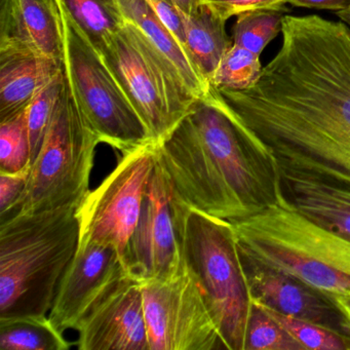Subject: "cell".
I'll list each match as a JSON object with an SVG mask.
<instances>
[{
  "mask_svg": "<svg viewBox=\"0 0 350 350\" xmlns=\"http://www.w3.org/2000/svg\"><path fill=\"white\" fill-rule=\"evenodd\" d=\"M282 34L255 85H208L204 98L265 145L280 172L350 190V27L284 16Z\"/></svg>",
  "mask_w": 350,
  "mask_h": 350,
  "instance_id": "cell-1",
  "label": "cell"
},
{
  "mask_svg": "<svg viewBox=\"0 0 350 350\" xmlns=\"http://www.w3.org/2000/svg\"><path fill=\"white\" fill-rule=\"evenodd\" d=\"M157 148L178 198L208 216L232 224L282 198L275 157L243 124L204 98Z\"/></svg>",
  "mask_w": 350,
  "mask_h": 350,
  "instance_id": "cell-2",
  "label": "cell"
},
{
  "mask_svg": "<svg viewBox=\"0 0 350 350\" xmlns=\"http://www.w3.org/2000/svg\"><path fill=\"white\" fill-rule=\"evenodd\" d=\"M77 206L0 222V319L46 317L79 249Z\"/></svg>",
  "mask_w": 350,
  "mask_h": 350,
  "instance_id": "cell-3",
  "label": "cell"
},
{
  "mask_svg": "<svg viewBox=\"0 0 350 350\" xmlns=\"http://www.w3.org/2000/svg\"><path fill=\"white\" fill-rule=\"evenodd\" d=\"M241 249L327 296H350V241L297 212L284 198L232 223Z\"/></svg>",
  "mask_w": 350,
  "mask_h": 350,
  "instance_id": "cell-4",
  "label": "cell"
},
{
  "mask_svg": "<svg viewBox=\"0 0 350 350\" xmlns=\"http://www.w3.org/2000/svg\"><path fill=\"white\" fill-rule=\"evenodd\" d=\"M178 198V196H177ZM185 269L194 278L227 350H243L253 297L230 222L177 202Z\"/></svg>",
  "mask_w": 350,
  "mask_h": 350,
  "instance_id": "cell-5",
  "label": "cell"
},
{
  "mask_svg": "<svg viewBox=\"0 0 350 350\" xmlns=\"http://www.w3.org/2000/svg\"><path fill=\"white\" fill-rule=\"evenodd\" d=\"M62 28V68L67 87L90 128L124 153L152 142L142 118L101 53L56 0Z\"/></svg>",
  "mask_w": 350,
  "mask_h": 350,
  "instance_id": "cell-6",
  "label": "cell"
},
{
  "mask_svg": "<svg viewBox=\"0 0 350 350\" xmlns=\"http://www.w3.org/2000/svg\"><path fill=\"white\" fill-rule=\"evenodd\" d=\"M99 143L101 140L79 111L65 79L52 124L30 167L29 181L17 214L79 206L90 191Z\"/></svg>",
  "mask_w": 350,
  "mask_h": 350,
  "instance_id": "cell-7",
  "label": "cell"
},
{
  "mask_svg": "<svg viewBox=\"0 0 350 350\" xmlns=\"http://www.w3.org/2000/svg\"><path fill=\"white\" fill-rule=\"evenodd\" d=\"M99 52L142 118L153 143L163 140L198 102L126 24L122 23Z\"/></svg>",
  "mask_w": 350,
  "mask_h": 350,
  "instance_id": "cell-8",
  "label": "cell"
},
{
  "mask_svg": "<svg viewBox=\"0 0 350 350\" xmlns=\"http://www.w3.org/2000/svg\"><path fill=\"white\" fill-rule=\"evenodd\" d=\"M157 161V143H146L124 153L116 169L90 190L77 208L79 245H109L124 257Z\"/></svg>",
  "mask_w": 350,
  "mask_h": 350,
  "instance_id": "cell-9",
  "label": "cell"
},
{
  "mask_svg": "<svg viewBox=\"0 0 350 350\" xmlns=\"http://www.w3.org/2000/svg\"><path fill=\"white\" fill-rule=\"evenodd\" d=\"M141 286L149 350L226 349L202 291L187 270Z\"/></svg>",
  "mask_w": 350,
  "mask_h": 350,
  "instance_id": "cell-10",
  "label": "cell"
},
{
  "mask_svg": "<svg viewBox=\"0 0 350 350\" xmlns=\"http://www.w3.org/2000/svg\"><path fill=\"white\" fill-rule=\"evenodd\" d=\"M177 202V194L157 154L138 224L122 257L129 278L143 284L170 280L185 270Z\"/></svg>",
  "mask_w": 350,
  "mask_h": 350,
  "instance_id": "cell-11",
  "label": "cell"
},
{
  "mask_svg": "<svg viewBox=\"0 0 350 350\" xmlns=\"http://www.w3.org/2000/svg\"><path fill=\"white\" fill-rule=\"evenodd\" d=\"M126 276L118 250L97 243L79 245L61 280L51 321L62 333L77 331L92 309Z\"/></svg>",
  "mask_w": 350,
  "mask_h": 350,
  "instance_id": "cell-12",
  "label": "cell"
},
{
  "mask_svg": "<svg viewBox=\"0 0 350 350\" xmlns=\"http://www.w3.org/2000/svg\"><path fill=\"white\" fill-rule=\"evenodd\" d=\"M239 251L254 301L282 314L350 336L341 311L329 296L292 274L264 263L239 245Z\"/></svg>",
  "mask_w": 350,
  "mask_h": 350,
  "instance_id": "cell-13",
  "label": "cell"
},
{
  "mask_svg": "<svg viewBox=\"0 0 350 350\" xmlns=\"http://www.w3.org/2000/svg\"><path fill=\"white\" fill-rule=\"evenodd\" d=\"M81 350H149L142 286L126 276L79 325Z\"/></svg>",
  "mask_w": 350,
  "mask_h": 350,
  "instance_id": "cell-14",
  "label": "cell"
},
{
  "mask_svg": "<svg viewBox=\"0 0 350 350\" xmlns=\"http://www.w3.org/2000/svg\"><path fill=\"white\" fill-rule=\"evenodd\" d=\"M122 23L135 30L152 49L176 81L196 100L206 96L208 83L184 46L145 0H114Z\"/></svg>",
  "mask_w": 350,
  "mask_h": 350,
  "instance_id": "cell-15",
  "label": "cell"
},
{
  "mask_svg": "<svg viewBox=\"0 0 350 350\" xmlns=\"http://www.w3.org/2000/svg\"><path fill=\"white\" fill-rule=\"evenodd\" d=\"M14 44L62 60L56 0H1L0 44Z\"/></svg>",
  "mask_w": 350,
  "mask_h": 350,
  "instance_id": "cell-16",
  "label": "cell"
},
{
  "mask_svg": "<svg viewBox=\"0 0 350 350\" xmlns=\"http://www.w3.org/2000/svg\"><path fill=\"white\" fill-rule=\"evenodd\" d=\"M62 70V60L14 44H0V120L27 107Z\"/></svg>",
  "mask_w": 350,
  "mask_h": 350,
  "instance_id": "cell-17",
  "label": "cell"
},
{
  "mask_svg": "<svg viewBox=\"0 0 350 350\" xmlns=\"http://www.w3.org/2000/svg\"><path fill=\"white\" fill-rule=\"evenodd\" d=\"M284 198L314 224L350 241V190L280 172Z\"/></svg>",
  "mask_w": 350,
  "mask_h": 350,
  "instance_id": "cell-18",
  "label": "cell"
},
{
  "mask_svg": "<svg viewBox=\"0 0 350 350\" xmlns=\"http://www.w3.org/2000/svg\"><path fill=\"white\" fill-rule=\"evenodd\" d=\"M182 17L186 51L210 85L225 53L233 44L226 33V21L200 5L189 15L182 14Z\"/></svg>",
  "mask_w": 350,
  "mask_h": 350,
  "instance_id": "cell-19",
  "label": "cell"
},
{
  "mask_svg": "<svg viewBox=\"0 0 350 350\" xmlns=\"http://www.w3.org/2000/svg\"><path fill=\"white\" fill-rule=\"evenodd\" d=\"M70 347L49 315L0 319L1 350H67Z\"/></svg>",
  "mask_w": 350,
  "mask_h": 350,
  "instance_id": "cell-20",
  "label": "cell"
},
{
  "mask_svg": "<svg viewBox=\"0 0 350 350\" xmlns=\"http://www.w3.org/2000/svg\"><path fill=\"white\" fill-rule=\"evenodd\" d=\"M79 27L101 50L122 27L114 0H60Z\"/></svg>",
  "mask_w": 350,
  "mask_h": 350,
  "instance_id": "cell-21",
  "label": "cell"
},
{
  "mask_svg": "<svg viewBox=\"0 0 350 350\" xmlns=\"http://www.w3.org/2000/svg\"><path fill=\"white\" fill-rule=\"evenodd\" d=\"M30 167L31 144L25 107L0 120V173H18Z\"/></svg>",
  "mask_w": 350,
  "mask_h": 350,
  "instance_id": "cell-22",
  "label": "cell"
},
{
  "mask_svg": "<svg viewBox=\"0 0 350 350\" xmlns=\"http://www.w3.org/2000/svg\"><path fill=\"white\" fill-rule=\"evenodd\" d=\"M284 12L256 10L237 16L232 28V42L261 56L266 46L282 33Z\"/></svg>",
  "mask_w": 350,
  "mask_h": 350,
  "instance_id": "cell-23",
  "label": "cell"
},
{
  "mask_svg": "<svg viewBox=\"0 0 350 350\" xmlns=\"http://www.w3.org/2000/svg\"><path fill=\"white\" fill-rule=\"evenodd\" d=\"M243 350L304 349L263 305L253 300Z\"/></svg>",
  "mask_w": 350,
  "mask_h": 350,
  "instance_id": "cell-24",
  "label": "cell"
},
{
  "mask_svg": "<svg viewBox=\"0 0 350 350\" xmlns=\"http://www.w3.org/2000/svg\"><path fill=\"white\" fill-rule=\"evenodd\" d=\"M64 87L65 75L62 68L28 104L27 122L31 144V165L38 157L44 137L52 124Z\"/></svg>",
  "mask_w": 350,
  "mask_h": 350,
  "instance_id": "cell-25",
  "label": "cell"
},
{
  "mask_svg": "<svg viewBox=\"0 0 350 350\" xmlns=\"http://www.w3.org/2000/svg\"><path fill=\"white\" fill-rule=\"evenodd\" d=\"M262 69L260 56L232 44L221 60L210 85L219 89H250L257 83Z\"/></svg>",
  "mask_w": 350,
  "mask_h": 350,
  "instance_id": "cell-26",
  "label": "cell"
},
{
  "mask_svg": "<svg viewBox=\"0 0 350 350\" xmlns=\"http://www.w3.org/2000/svg\"><path fill=\"white\" fill-rule=\"evenodd\" d=\"M265 308L304 350H350V336L338 333L312 321L288 317L267 307Z\"/></svg>",
  "mask_w": 350,
  "mask_h": 350,
  "instance_id": "cell-27",
  "label": "cell"
},
{
  "mask_svg": "<svg viewBox=\"0 0 350 350\" xmlns=\"http://www.w3.org/2000/svg\"><path fill=\"white\" fill-rule=\"evenodd\" d=\"M30 167L18 173H0V222L19 210L29 181Z\"/></svg>",
  "mask_w": 350,
  "mask_h": 350,
  "instance_id": "cell-28",
  "label": "cell"
},
{
  "mask_svg": "<svg viewBox=\"0 0 350 350\" xmlns=\"http://www.w3.org/2000/svg\"><path fill=\"white\" fill-rule=\"evenodd\" d=\"M200 5L208 8L213 13L226 22L245 12L256 10L288 12L286 0H200Z\"/></svg>",
  "mask_w": 350,
  "mask_h": 350,
  "instance_id": "cell-29",
  "label": "cell"
},
{
  "mask_svg": "<svg viewBox=\"0 0 350 350\" xmlns=\"http://www.w3.org/2000/svg\"><path fill=\"white\" fill-rule=\"evenodd\" d=\"M145 1L148 3L149 7L154 11L159 19L169 28L170 31L186 50L183 17L173 0H145Z\"/></svg>",
  "mask_w": 350,
  "mask_h": 350,
  "instance_id": "cell-30",
  "label": "cell"
},
{
  "mask_svg": "<svg viewBox=\"0 0 350 350\" xmlns=\"http://www.w3.org/2000/svg\"><path fill=\"white\" fill-rule=\"evenodd\" d=\"M288 5L296 8L332 11H343L350 7V0H286Z\"/></svg>",
  "mask_w": 350,
  "mask_h": 350,
  "instance_id": "cell-31",
  "label": "cell"
},
{
  "mask_svg": "<svg viewBox=\"0 0 350 350\" xmlns=\"http://www.w3.org/2000/svg\"><path fill=\"white\" fill-rule=\"evenodd\" d=\"M341 311L345 321L346 327L350 334V296L349 295H332L329 296Z\"/></svg>",
  "mask_w": 350,
  "mask_h": 350,
  "instance_id": "cell-32",
  "label": "cell"
},
{
  "mask_svg": "<svg viewBox=\"0 0 350 350\" xmlns=\"http://www.w3.org/2000/svg\"><path fill=\"white\" fill-rule=\"evenodd\" d=\"M173 1L183 15H189L200 5V0H173Z\"/></svg>",
  "mask_w": 350,
  "mask_h": 350,
  "instance_id": "cell-33",
  "label": "cell"
},
{
  "mask_svg": "<svg viewBox=\"0 0 350 350\" xmlns=\"http://www.w3.org/2000/svg\"><path fill=\"white\" fill-rule=\"evenodd\" d=\"M335 15L339 18L340 21L343 22V23H345L346 25L350 27V7L343 10V11L337 12V13H335Z\"/></svg>",
  "mask_w": 350,
  "mask_h": 350,
  "instance_id": "cell-34",
  "label": "cell"
}]
</instances>
